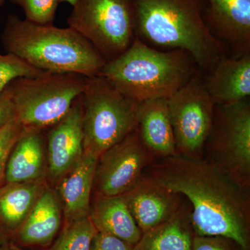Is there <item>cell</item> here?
Returning a JSON list of instances; mask_svg holds the SVG:
<instances>
[{"label":"cell","instance_id":"cell-1","mask_svg":"<svg viewBox=\"0 0 250 250\" xmlns=\"http://www.w3.org/2000/svg\"><path fill=\"white\" fill-rule=\"evenodd\" d=\"M143 177L177 192L191 207L199 236H223L250 250V190L205 159L175 155L148 166Z\"/></svg>","mask_w":250,"mask_h":250},{"label":"cell","instance_id":"cell-2","mask_svg":"<svg viewBox=\"0 0 250 250\" xmlns=\"http://www.w3.org/2000/svg\"><path fill=\"white\" fill-rule=\"evenodd\" d=\"M135 34L144 43L162 50L181 49L208 73L228 55L210 34L202 16L201 0H131Z\"/></svg>","mask_w":250,"mask_h":250},{"label":"cell","instance_id":"cell-3","mask_svg":"<svg viewBox=\"0 0 250 250\" xmlns=\"http://www.w3.org/2000/svg\"><path fill=\"white\" fill-rule=\"evenodd\" d=\"M1 42L7 53L46 72L98 75L106 61L91 43L70 27L40 24L9 15Z\"/></svg>","mask_w":250,"mask_h":250},{"label":"cell","instance_id":"cell-4","mask_svg":"<svg viewBox=\"0 0 250 250\" xmlns=\"http://www.w3.org/2000/svg\"><path fill=\"white\" fill-rule=\"evenodd\" d=\"M200 71L184 49L162 50L137 38L121 56L106 62L98 75L136 101L168 98Z\"/></svg>","mask_w":250,"mask_h":250},{"label":"cell","instance_id":"cell-5","mask_svg":"<svg viewBox=\"0 0 250 250\" xmlns=\"http://www.w3.org/2000/svg\"><path fill=\"white\" fill-rule=\"evenodd\" d=\"M82 103L83 154L99 158L137 128L140 102L104 77L88 78Z\"/></svg>","mask_w":250,"mask_h":250},{"label":"cell","instance_id":"cell-6","mask_svg":"<svg viewBox=\"0 0 250 250\" xmlns=\"http://www.w3.org/2000/svg\"><path fill=\"white\" fill-rule=\"evenodd\" d=\"M89 77L75 72L44 71L20 77L4 88L16 109V120L25 129L44 131L62 119L83 94Z\"/></svg>","mask_w":250,"mask_h":250},{"label":"cell","instance_id":"cell-7","mask_svg":"<svg viewBox=\"0 0 250 250\" xmlns=\"http://www.w3.org/2000/svg\"><path fill=\"white\" fill-rule=\"evenodd\" d=\"M72 6L68 27L89 41L106 62L124 53L134 42L131 0H77Z\"/></svg>","mask_w":250,"mask_h":250},{"label":"cell","instance_id":"cell-8","mask_svg":"<svg viewBox=\"0 0 250 250\" xmlns=\"http://www.w3.org/2000/svg\"><path fill=\"white\" fill-rule=\"evenodd\" d=\"M203 159L250 190V98L215 104Z\"/></svg>","mask_w":250,"mask_h":250},{"label":"cell","instance_id":"cell-9","mask_svg":"<svg viewBox=\"0 0 250 250\" xmlns=\"http://www.w3.org/2000/svg\"><path fill=\"white\" fill-rule=\"evenodd\" d=\"M167 102L177 155L203 159L213 127L215 106L206 88L204 74L197 72Z\"/></svg>","mask_w":250,"mask_h":250},{"label":"cell","instance_id":"cell-10","mask_svg":"<svg viewBox=\"0 0 250 250\" xmlns=\"http://www.w3.org/2000/svg\"><path fill=\"white\" fill-rule=\"evenodd\" d=\"M155 161L135 130L98 158L92 195H124L138 184L145 170Z\"/></svg>","mask_w":250,"mask_h":250},{"label":"cell","instance_id":"cell-11","mask_svg":"<svg viewBox=\"0 0 250 250\" xmlns=\"http://www.w3.org/2000/svg\"><path fill=\"white\" fill-rule=\"evenodd\" d=\"M82 95L72 104L66 115L49 128L47 134L46 179L57 185L77 165L83 155Z\"/></svg>","mask_w":250,"mask_h":250},{"label":"cell","instance_id":"cell-12","mask_svg":"<svg viewBox=\"0 0 250 250\" xmlns=\"http://www.w3.org/2000/svg\"><path fill=\"white\" fill-rule=\"evenodd\" d=\"M210 34L231 57L250 54V0H201Z\"/></svg>","mask_w":250,"mask_h":250},{"label":"cell","instance_id":"cell-13","mask_svg":"<svg viewBox=\"0 0 250 250\" xmlns=\"http://www.w3.org/2000/svg\"><path fill=\"white\" fill-rule=\"evenodd\" d=\"M63 224L62 205L52 186H47L19 228L12 241L21 248L47 250Z\"/></svg>","mask_w":250,"mask_h":250},{"label":"cell","instance_id":"cell-14","mask_svg":"<svg viewBox=\"0 0 250 250\" xmlns=\"http://www.w3.org/2000/svg\"><path fill=\"white\" fill-rule=\"evenodd\" d=\"M123 196L142 233L173 216L185 200L182 195L149 182L143 177Z\"/></svg>","mask_w":250,"mask_h":250},{"label":"cell","instance_id":"cell-15","mask_svg":"<svg viewBox=\"0 0 250 250\" xmlns=\"http://www.w3.org/2000/svg\"><path fill=\"white\" fill-rule=\"evenodd\" d=\"M167 99H149L139 104L136 130L156 160L177 155Z\"/></svg>","mask_w":250,"mask_h":250},{"label":"cell","instance_id":"cell-16","mask_svg":"<svg viewBox=\"0 0 250 250\" xmlns=\"http://www.w3.org/2000/svg\"><path fill=\"white\" fill-rule=\"evenodd\" d=\"M98 158L83 154L80 162L54 186L62 205L63 223L89 216Z\"/></svg>","mask_w":250,"mask_h":250},{"label":"cell","instance_id":"cell-17","mask_svg":"<svg viewBox=\"0 0 250 250\" xmlns=\"http://www.w3.org/2000/svg\"><path fill=\"white\" fill-rule=\"evenodd\" d=\"M206 88L215 104L241 101L250 96V54L225 56L204 75Z\"/></svg>","mask_w":250,"mask_h":250},{"label":"cell","instance_id":"cell-18","mask_svg":"<svg viewBox=\"0 0 250 250\" xmlns=\"http://www.w3.org/2000/svg\"><path fill=\"white\" fill-rule=\"evenodd\" d=\"M45 144L43 131L23 128L8 158L5 171L6 183L46 179Z\"/></svg>","mask_w":250,"mask_h":250},{"label":"cell","instance_id":"cell-19","mask_svg":"<svg viewBox=\"0 0 250 250\" xmlns=\"http://www.w3.org/2000/svg\"><path fill=\"white\" fill-rule=\"evenodd\" d=\"M89 217L99 232L116 236L132 246L142 235L123 195H92Z\"/></svg>","mask_w":250,"mask_h":250},{"label":"cell","instance_id":"cell-20","mask_svg":"<svg viewBox=\"0 0 250 250\" xmlns=\"http://www.w3.org/2000/svg\"><path fill=\"white\" fill-rule=\"evenodd\" d=\"M195 235L191 207L185 199L173 216L142 233L134 250H192Z\"/></svg>","mask_w":250,"mask_h":250},{"label":"cell","instance_id":"cell-21","mask_svg":"<svg viewBox=\"0 0 250 250\" xmlns=\"http://www.w3.org/2000/svg\"><path fill=\"white\" fill-rule=\"evenodd\" d=\"M48 184L46 179L8 184L0 192V223L14 233Z\"/></svg>","mask_w":250,"mask_h":250},{"label":"cell","instance_id":"cell-22","mask_svg":"<svg viewBox=\"0 0 250 250\" xmlns=\"http://www.w3.org/2000/svg\"><path fill=\"white\" fill-rule=\"evenodd\" d=\"M97 232L89 216L63 223L57 238L47 250H90Z\"/></svg>","mask_w":250,"mask_h":250},{"label":"cell","instance_id":"cell-23","mask_svg":"<svg viewBox=\"0 0 250 250\" xmlns=\"http://www.w3.org/2000/svg\"><path fill=\"white\" fill-rule=\"evenodd\" d=\"M43 72L31 66L14 54H0V91L16 79L36 76Z\"/></svg>","mask_w":250,"mask_h":250},{"label":"cell","instance_id":"cell-24","mask_svg":"<svg viewBox=\"0 0 250 250\" xmlns=\"http://www.w3.org/2000/svg\"><path fill=\"white\" fill-rule=\"evenodd\" d=\"M21 6L25 14V19L40 24L53 23L59 0H9Z\"/></svg>","mask_w":250,"mask_h":250},{"label":"cell","instance_id":"cell-25","mask_svg":"<svg viewBox=\"0 0 250 250\" xmlns=\"http://www.w3.org/2000/svg\"><path fill=\"white\" fill-rule=\"evenodd\" d=\"M23 130L16 119L0 129V183L5 178L6 163L10 152Z\"/></svg>","mask_w":250,"mask_h":250},{"label":"cell","instance_id":"cell-26","mask_svg":"<svg viewBox=\"0 0 250 250\" xmlns=\"http://www.w3.org/2000/svg\"><path fill=\"white\" fill-rule=\"evenodd\" d=\"M192 250H244L236 241L223 236H199L194 238Z\"/></svg>","mask_w":250,"mask_h":250},{"label":"cell","instance_id":"cell-27","mask_svg":"<svg viewBox=\"0 0 250 250\" xmlns=\"http://www.w3.org/2000/svg\"><path fill=\"white\" fill-rule=\"evenodd\" d=\"M90 250H134V246L116 236L98 231L92 241Z\"/></svg>","mask_w":250,"mask_h":250},{"label":"cell","instance_id":"cell-28","mask_svg":"<svg viewBox=\"0 0 250 250\" xmlns=\"http://www.w3.org/2000/svg\"><path fill=\"white\" fill-rule=\"evenodd\" d=\"M16 119V109L12 99L4 89L0 91V129Z\"/></svg>","mask_w":250,"mask_h":250},{"label":"cell","instance_id":"cell-29","mask_svg":"<svg viewBox=\"0 0 250 250\" xmlns=\"http://www.w3.org/2000/svg\"><path fill=\"white\" fill-rule=\"evenodd\" d=\"M12 241V233L0 223V246Z\"/></svg>","mask_w":250,"mask_h":250},{"label":"cell","instance_id":"cell-30","mask_svg":"<svg viewBox=\"0 0 250 250\" xmlns=\"http://www.w3.org/2000/svg\"><path fill=\"white\" fill-rule=\"evenodd\" d=\"M0 250H25L21 246H18L13 241L8 242L0 246Z\"/></svg>","mask_w":250,"mask_h":250},{"label":"cell","instance_id":"cell-31","mask_svg":"<svg viewBox=\"0 0 250 250\" xmlns=\"http://www.w3.org/2000/svg\"><path fill=\"white\" fill-rule=\"evenodd\" d=\"M59 1H60V2L69 3V4L73 6V5L75 4V2H76L77 0H59Z\"/></svg>","mask_w":250,"mask_h":250},{"label":"cell","instance_id":"cell-32","mask_svg":"<svg viewBox=\"0 0 250 250\" xmlns=\"http://www.w3.org/2000/svg\"><path fill=\"white\" fill-rule=\"evenodd\" d=\"M5 1H6V0H0V8H1V6H2V5L4 4Z\"/></svg>","mask_w":250,"mask_h":250}]
</instances>
